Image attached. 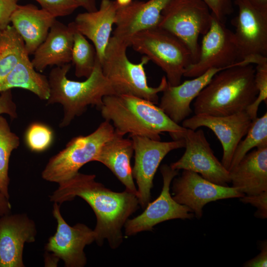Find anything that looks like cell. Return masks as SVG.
<instances>
[{"instance_id":"obj_1","label":"cell","mask_w":267,"mask_h":267,"mask_svg":"<svg viewBox=\"0 0 267 267\" xmlns=\"http://www.w3.org/2000/svg\"><path fill=\"white\" fill-rule=\"evenodd\" d=\"M94 175L77 173L71 178L58 183V187L49 196L50 201L61 204L78 196L91 207L96 217L93 231L95 241L102 246L105 239L115 249L123 242L122 227L130 216L139 208L134 194L126 190L117 192L95 181Z\"/></svg>"},{"instance_id":"obj_2","label":"cell","mask_w":267,"mask_h":267,"mask_svg":"<svg viewBox=\"0 0 267 267\" xmlns=\"http://www.w3.org/2000/svg\"><path fill=\"white\" fill-rule=\"evenodd\" d=\"M105 120L112 122L115 132L124 136L138 135L160 140V134L167 132L173 140L183 139L186 129L173 122L153 102L126 94L105 96L100 108Z\"/></svg>"},{"instance_id":"obj_3","label":"cell","mask_w":267,"mask_h":267,"mask_svg":"<svg viewBox=\"0 0 267 267\" xmlns=\"http://www.w3.org/2000/svg\"><path fill=\"white\" fill-rule=\"evenodd\" d=\"M253 64L232 66L217 73L193 104L194 114L223 116L246 111L256 99Z\"/></svg>"},{"instance_id":"obj_4","label":"cell","mask_w":267,"mask_h":267,"mask_svg":"<svg viewBox=\"0 0 267 267\" xmlns=\"http://www.w3.org/2000/svg\"><path fill=\"white\" fill-rule=\"evenodd\" d=\"M70 63L56 66L48 77L50 94L47 104L59 103L63 108V117L59 126L66 127L73 119L83 114L89 105L99 109L104 96L116 94L110 83L104 76L98 58L90 75L84 81L68 79Z\"/></svg>"},{"instance_id":"obj_5","label":"cell","mask_w":267,"mask_h":267,"mask_svg":"<svg viewBox=\"0 0 267 267\" xmlns=\"http://www.w3.org/2000/svg\"><path fill=\"white\" fill-rule=\"evenodd\" d=\"M128 47L126 43L111 37L101 63L103 73L116 94L134 95L156 104L158 102V93L168 85L166 77L162 78L158 87H150L144 69L149 59L143 55L139 63H132L127 55Z\"/></svg>"},{"instance_id":"obj_6","label":"cell","mask_w":267,"mask_h":267,"mask_svg":"<svg viewBox=\"0 0 267 267\" xmlns=\"http://www.w3.org/2000/svg\"><path fill=\"white\" fill-rule=\"evenodd\" d=\"M129 44V46L162 69L170 86L180 84L185 70L193 63L192 54L186 44L158 26L135 34Z\"/></svg>"},{"instance_id":"obj_7","label":"cell","mask_w":267,"mask_h":267,"mask_svg":"<svg viewBox=\"0 0 267 267\" xmlns=\"http://www.w3.org/2000/svg\"><path fill=\"white\" fill-rule=\"evenodd\" d=\"M115 135L113 126L105 120L90 134L73 138L49 159L42 172V178L57 183L71 178L84 165L93 161L102 146Z\"/></svg>"},{"instance_id":"obj_8","label":"cell","mask_w":267,"mask_h":267,"mask_svg":"<svg viewBox=\"0 0 267 267\" xmlns=\"http://www.w3.org/2000/svg\"><path fill=\"white\" fill-rule=\"evenodd\" d=\"M212 12L202 0H171L161 13L158 27L171 33L187 46L196 62L200 35L210 28Z\"/></svg>"},{"instance_id":"obj_9","label":"cell","mask_w":267,"mask_h":267,"mask_svg":"<svg viewBox=\"0 0 267 267\" xmlns=\"http://www.w3.org/2000/svg\"><path fill=\"white\" fill-rule=\"evenodd\" d=\"M241 65L245 64L240 60L233 33L227 28L225 22L212 14L210 28L203 35L200 45L198 59L186 68L183 76L195 78L210 69Z\"/></svg>"},{"instance_id":"obj_10","label":"cell","mask_w":267,"mask_h":267,"mask_svg":"<svg viewBox=\"0 0 267 267\" xmlns=\"http://www.w3.org/2000/svg\"><path fill=\"white\" fill-rule=\"evenodd\" d=\"M133 142L134 164L133 176L137 185L139 204L145 208L151 200V190L156 171L164 158L171 151L184 148V139L161 141L147 137L129 135Z\"/></svg>"},{"instance_id":"obj_11","label":"cell","mask_w":267,"mask_h":267,"mask_svg":"<svg viewBox=\"0 0 267 267\" xmlns=\"http://www.w3.org/2000/svg\"><path fill=\"white\" fill-rule=\"evenodd\" d=\"M163 185L160 195L149 202L140 215L128 219L125 225V234L129 236L141 231H151L156 224L173 219H191L194 217L187 206L177 202L170 193L172 180L178 174V170L163 164L160 167Z\"/></svg>"},{"instance_id":"obj_12","label":"cell","mask_w":267,"mask_h":267,"mask_svg":"<svg viewBox=\"0 0 267 267\" xmlns=\"http://www.w3.org/2000/svg\"><path fill=\"white\" fill-rule=\"evenodd\" d=\"M183 139L185 151L178 161L170 165L171 167L178 171H191L214 183L228 186L229 172L214 155L204 131L187 129Z\"/></svg>"},{"instance_id":"obj_13","label":"cell","mask_w":267,"mask_h":267,"mask_svg":"<svg viewBox=\"0 0 267 267\" xmlns=\"http://www.w3.org/2000/svg\"><path fill=\"white\" fill-rule=\"evenodd\" d=\"M172 189L173 198L188 207L198 219L202 217L203 207L207 203L222 199L240 198L245 195L232 186L218 185L196 173L185 170L174 179Z\"/></svg>"},{"instance_id":"obj_14","label":"cell","mask_w":267,"mask_h":267,"mask_svg":"<svg viewBox=\"0 0 267 267\" xmlns=\"http://www.w3.org/2000/svg\"><path fill=\"white\" fill-rule=\"evenodd\" d=\"M52 215L57 222L56 230L49 238L45 249L61 259L66 267H84L87 263L84 248L95 241L93 230L83 223L69 225L56 203H54Z\"/></svg>"},{"instance_id":"obj_15","label":"cell","mask_w":267,"mask_h":267,"mask_svg":"<svg viewBox=\"0 0 267 267\" xmlns=\"http://www.w3.org/2000/svg\"><path fill=\"white\" fill-rule=\"evenodd\" d=\"M238 14L232 21L240 60L267 57V15L246 0H235Z\"/></svg>"},{"instance_id":"obj_16","label":"cell","mask_w":267,"mask_h":267,"mask_svg":"<svg viewBox=\"0 0 267 267\" xmlns=\"http://www.w3.org/2000/svg\"><path fill=\"white\" fill-rule=\"evenodd\" d=\"M252 122L250 116L244 111L223 116L194 114L185 119L182 126L193 131L202 127L212 130L222 147L221 162L228 170L235 148L246 134Z\"/></svg>"},{"instance_id":"obj_17","label":"cell","mask_w":267,"mask_h":267,"mask_svg":"<svg viewBox=\"0 0 267 267\" xmlns=\"http://www.w3.org/2000/svg\"><path fill=\"white\" fill-rule=\"evenodd\" d=\"M37 230L26 214H7L0 218V267H24L25 243L34 242Z\"/></svg>"},{"instance_id":"obj_18","label":"cell","mask_w":267,"mask_h":267,"mask_svg":"<svg viewBox=\"0 0 267 267\" xmlns=\"http://www.w3.org/2000/svg\"><path fill=\"white\" fill-rule=\"evenodd\" d=\"M171 0H133L117 11L113 37L126 43L135 34L159 25L161 13Z\"/></svg>"},{"instance_id":"obj_19","label":"cell","mask_w":267,"mask_h":267,"mask_svg":"<svg viewBox=\"0 0 267 267\" xmlns=\"http://www.w3.org/2000/svg\"><path fill=\"white\" fill-rule=\"evenodd\" d=\"M119 6L115 0H102L98 9L78 14L69 25L93 43L100 63L110 39Z\"/></svg>"},{"instance_id":"obj_20","label":"cell","mask_w":267,"mask_h":267,"mask_svg":"<svg viewBox=\"0 0 267 267\" xmlns=\"http://www.w3.org/2000/svg\"><path fill=\"white\" fill-rule=\"evenodd\" d=\"M225 69H210L201 75L178 85L168 84L162 91L159 107L173 122L179 124L192 113L190 107L192 101L217 73Z\"/></svg>"},{"instance_id":"obj_21","label":"cell","mask_w":267,"mask_h":267,"mask_svg":"<svg viewBox=\"0 0 267 267\" xmlns=\"http://www.w3.org/2000/svg\"><path fill=\"white\" fill-rule=\"evenodd\" d=\"M74 30L56 19L52 25L44 41L34 52L31 62L39 72L47 66L70 63L74 42Z\"/></svg>"},{"instance_id":"obj_22","label":"cell","mask_w":267,"mask_h":267,"mask_svg":"<svg viewBox=\"0 0 267 267\" xmlns=\"http://www.w3.org/2000/svg\"><path fill=\"white\" fill-rule=\"evenodd\" d=\"M56 18L32 4L18 5L13 12L10 23L24 43L30 55L44 41Z\"/></svg>"},{"instance_id":"obj_23","label":"cell","mask_w":267,"mask_h":267,"mask_svg":"<svg viewBox=\"0 0 267 267\" xmlns=\"http://www.w3.org/2000/svg\"><path fill=\"white\" fill-rule=\"evenodd\" d=\"M229 172L232 186L244 195L267 191V146L249 152Z\"/></svg>"},{"instance_id":"obj_24","label":"cell","mask_w":267,"mask_h":267,"mask_svg":"<svg viewBox=\"0 0 267 267\" xmlns=\"http://www.w3.org/2000/svg\"><path fill=\"white\" fill-rule=\"evenodd\" d=\"M134 153L132 139L115 135L101 147L93 161L106 166L124 185L126 190L138 195L134 181L131 160Z\"/></svg>"},{"instance_id":"obj_25","label":"cell","mask_w":267,"mask_h":267,"mask_svg":"<svg viewBox=\"0 0 267 267\" xmlns=\"http://www.w3.org/2000/svg\"><path fill=\"white\" fill-rule=\"evenodd\" d=\"M29 56L25 51L4 81L0 92L13 88H21L32 92L42 100H47L50 94L48 78L37 72Z\"/></svg>"},{"instance_id":"obj_26","label":"cell","mask_w":267,"mask_h":267,"mask_svg":"<svg viewBox=\"0 0 267 267\" xmlns=\"http://www.w3.org/2000/svg\"><path fill=\"white\" fill-rule=\"evenodd\" d=\"M25 51L24 41L12 25L0 30V93L4 81Z\"/></svg>"},{"instance_id":"obj_27","label":"cell","mask_w":267,"mask_h":267,"mask_svg":"<svg viewBox=\"0 0 267 267\" xmlns=\"http://www.w3.org/2000/svg\"><path fill=\"white\" fill-rule=\"evenodd\" d=\"M20 144L19 137L10 129L3 117L0 116V190L9 199V162L12 152Z\"/></svg>"},{"instance_id":"obj_28","label":"cell","mask_w":267,"mask_h":267,"mask_svg":"<svg viewBox=\"0 0 267 267\" xmlns=\"http://www.w3.org/2000/svg\"><path fill=\"white\" fill-rule=\"evenodd\" d=\"M245 138L234 152L228 171L232 169L251 149L267 146V113L252 121Z\"/></svg>"},{"instance_id":"obj_29","label":"cell","mask_w":267,"mask_h":267,"mask_svg":"<svg viewBox=\"0 0 267 267\" xmlns=\"http://www.w3.org/2000/svg\"><path fill=\"white\" fill-rule=\"evenodd\" d=\"M97 58L94 45L84 36L74 30L71 62L75 66L76 76L89 77L93 70Z\"/></svg>"},{"instance_id":"obj_30","label":"cell","mask_w":267,"mask_h":267,"mask_svg":"<svg viewBox=\"0 0 267 267\" xmlns=\"http://www.w3.org/2000/svg\"><path fill=\"white\" fill-rule=\"evenodd\" d=\"M53 139L52 130L47 125L35 122L29 125L25 134V141L28 148L33 152L46 150Z\"/></svg>"},{"instance_id":"obj_31","label":"cell","mask_w":267,"mask_h":267,"mask_svg":"<svg viewBox=\"0 0 267 267\" xmlns=\"http://www.w3.org/2000/svg\"><path fill=\"white\" fill-rule=\"evenodd\" d=\"M255 65V84L258 94L254 102L246 110L252 121L257 117L260 104L263 101L267 103V57L263 58Z\"/></svg>"},{"instance_id":"obj_32","label":"cell","mask_w":267,"mask_h":267,"mask_svg":"<svg viewBox=\"0 0 267 267\" xmlns=\"http://www.w3.org/2000/svg\"><path fill=\"white\" fill-rule=\"evenodd\" d=\"M42 9L55 18L72 14L78 7V4L74 0H35Z\"/></svg>"},{"instance_id":"obj_33","label":"cell","mask_w":267,"mask_h":267,"mask_svg":"<svg viewBox=\"0 0 267 267\" xmlns=\"http://www.w3.org/2000/svg\"><path fill=\"white\" fill-rule=\"evenodd\" d=\"M240 200L243 203L250 204L257 209L255 213L256 217L263 219L267 218V191L257 194L245 195L240 198Z\"/></svg>"},{"instance_id":"obj_34","label":"cell","mask_w":267,"mask_h":267,"mask_svg":"<svg viewBox=\"0 0 267 267\" xmlns=\"http://www.w3.org/2000/svg\"><path fill=\"white\" fill-rule=\"evenodd\" d=\"M212 13L219 20L225 22L226 17L233 11L232 0H202Z\"/></svg>"},{"instance_id":"obj_35","label":"cell","mask_w":267,"mask_h":267,"mask_svg":"<svg viewBox=\"0 0 267 267\" xmlns=\"http://www.w3.org/2000/svg\"><path fill=\"white\" fill-rule=\"evenodd\" d=\"M7 114L11 119L18 117L16 105L12 98L11 89H8L0 93V116Z\"/></svg>"},{"instance_id":"obj_36","label":"cell","mask_w":267,"mask_h":267,"mask_svg":"<svg viewBox=\"0 0 267 267\" xmlns=\"http://www.w3.org/2000/svg\"><path fill=\"white\" fill-rule=\"evenodd\" d=\"M16 0H0V30L6 28L10 18L18 6Z\"/></svg>"},{"instance_id":"obj_37","label":"cell","mask_w":267,"mask_h":267,"mask_svg":"<svg viewBox=\"0 0 267 267\" xmlns=\"http://www.w3.org/2000/svg\"><path fill=\"white\" fill-rule=\"evenodd\" d=\"M260 253L255 258L245 262L243 266L245 267H267V242L263 241L260 244Z\"/></svg>"},{"instance_id":"obj_38","label":"cell","mask_w":267,"mask_h":267,"mask_svg":"<svg viewBox=\"0 0 267 267\" xmlns=\"http://www.w3.org/2000/svg\"><path fill=\"white\" fill-rule=\"evenodd\" d=\"M11 205L8 199L0 190V218L9 213Z\"/></svg>"},{"instance_id":"obj_39","label":"cell","mask_w":267,"mask_h":267,"mask_svg":"<svg viewBox=\"0 0 267 267\" xmlns=\"http://www.w3.org/2000/svg\"><path fill=\"white\" fill-rule=\"evenodd\" d=\"M79 7H82L88 12H92L97 9L96 5V0H74Z\"/></svg>"},{"instance_id":"obj_40","label":"cell","mask_w":267,"mask_h":267,"mask_svg":"<svg viewBox=\"0 0 267 267\" xmlns=\"http://www.w3.org/2000/svg\"><path fill=\"white\" fill-rule=\"evenodd\" d=\"M253 6L267 15V0H246Z\"/></svg>"},{"instance_id":"obj_41","label":"cell","mask_w":267,"mask_h":267,"mask_svg":"<svg viewBox=\"0 0 267 267\" xmlns=\"http://www.w3.org/2000/svg\"><path fill=\"white\" fill-rule=\"evenodd\" d=\"M119 7L125 6L130 4L133 0H115Z\"/></svg>"},{"instance_id":"obj_42","label":"cell","mask_w":267,"mask_h":267,"mask_svg":"<svg viewBox=\"0 0 267 267\" xmlns=\"http://www.w3.org/2000/svg\"><path fill=\"white\" fill-rule=\"evenodd\" d=\"M16 0L17 1L18 0Z\"/></svg>"}]
</instances>
